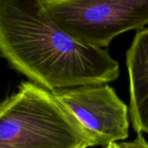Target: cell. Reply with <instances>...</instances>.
Listing matches in <instances>:
<instances>
[{
  "label": "cell",
  "mask_w": 148,
  "mask_h": 148,
  "mask_svg": "<svg viewBox=\"0 0 148 148\" xmlns=\"http://www.w3.org/2000/svg\"><path fill=\"white\" fill-rule=\"evenodd\" d=\"M67 33L98 47L117 36L148 25V0H42Z\"/></svg>",
  "instance_id": "cell-3"
},
{
  "label": "cell",
  "mask_w": 148,
  "mask_h": 148,
  "mask_svg": "<svg viewBox=\"0 0 148 148\" xmlns=\"http://www.w3.org/2000/svg\"><path fill=\"white\" fill-rule=\"evenodd\" d=\"M103 148H110V145H108L106 146H103Z\"/></svg>",
  "instance_id": "cell-8"
},
{
  "label": "cell",
  "mask_w": 148,
  "mask_h": 148,
  "mask_svg": "<svg viewBox=\"0 0 148 148\" xmlns=\"http://www.w3.org/2000/svg\"><path fill=\"white\" fill-rule=\"evenodd\" d=\"M0 53L23 75L50 91L116 80L108 51L62 29L42 0H0Z\"/></svg>",
  "instance_id": "cell-1"
},
{
  "label": "cell",
  "mask_w": 148,
  "mask_h": 148,
  "mask_svg": "<svg viewBox=\"0 0 148 148\" xmlns=\"http://www.w3.org/2000/svg\"><path fill=\"white\" fill-rule=\"evenodd\" d=\"M52 92L93 134L98 145L106 146L128 138V106L107 83L60 88Z\"/></svg>",
  "instance_id": "cell-4"
},
{
  "label": "cell",
  "mask_w": 148,
  "mask_h": 148,
  "mask_svg": "<svg viewBox=\"0 0 148 148\" xmlns=\"http://www.w3.org/2000/svg\"><path fill=\"white\" fill-rule=\"evenodd\" d=\"M110 148H119L117 143H112L110 144Z\"/></svg>",
  "instance_id": "cell-7"
},
{
  "label": "cell",
  "mask_w": 148,
  "mask_h": 148,
  "mask_svg": "<svg viewBox=\"0 0 148 148\" xmlns=\"http://www.w3.org/2000/svg\"><path fill=\"white\" fill-rule=\"evenodd\" d=\"M119 148H148V142L143 137V133H138V136L132 141L117 143Z\"/></svg>",
  "instance_id": "cell-6"
},
{
  "label": "cell",
  "mask_w": 148,
  "mask_h": 148,
  "mask_svg": "<svg viewBox=\"0 0 148 148\" xmlns=\"http://www.w3.org/2000/svg\"><path fill=\"white\" fill-rule=\"evenodd\" d=\"M91 133L53 94L34 82H22L0 103V148H89Z\"/></svg>",
  "instance_id": "cell-2"
},
{
  "label": "cell",
  "mask_w": 148,
  "mask_h": 148,
  "mask_svg": "<svg viewBox=\"0 0 148 148\" xmlns=\"http://www.w3.org/2000/svg\"><path fill=\"white\" fill-rule=\"evenodd\" d=\"M129 112L137 133H148V28L138 30L126 51Z\"/></svg>",
  "instance_id": "cell-5"
}]
</instances>
